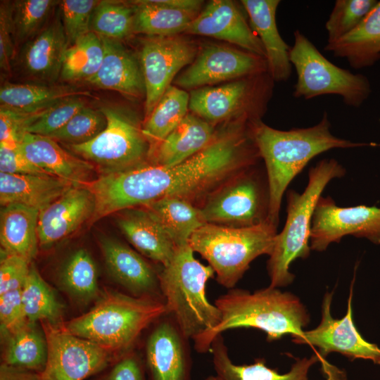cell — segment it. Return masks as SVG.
Masks as SVG:
<instances>
[{
	"instance_id": "obj_1",
	"label": "cell",
	"mask_w": 380,
	"mask_h": 380,
	"mask_svg": "<svg viewBox=\"0 0 380 380\" xmlns=\"http://www.w3.org/2000/svg\"><path fill=\"white\" fill-rule=\"evenodd\" d=\"M330 126L326 111L315 125L286 131L274 129L260 120L251 121L252 137L266 167L268 221L276 227L286 189L310 160L333 148L373 145L335 137L330 131Z\"/></svg>"
},
{
	"instance_id": "obj_2",
	"label": "cell",
	"mask_w": 380,
	"mask_h": 380,
	"mask_svg": "<svg viewBox=\"0 0 380 380\" xmlns=\"http://www.w3.org/2000/svg\"><path fill=\"white\" fill-rule=\"evenodd\" d=\"M221 318L212 330L194 341L200 353L210 351L214 339L222 332L236 328H255L267 334V340L274 341L285 334L299 336L309 321L308 312L299 298L277 288L250 293L230 289L214 303Z\"/></svg>"
},
{
	"instance_id": "obj_3",
	"label": "cell",
	"mask_w": 380,
	"mask_h": 380,
	"mask_svg": "<svg viewBox=\"0 0 380 380\" xmlns=\"http://www.w3.org/2000/svg\"><path fill=\"white\" fill-rule=\"evenodd\" d=\"M99 298L90 310L62 327L115 355L127 353L148 326L167 315L160 299L115 291H106Z\"/></svg>"
},
{
	"instance_id": "obj_4",
	"label": "cell",
	"mask_w": 380,
	"mask_h": 380,
	"mask_svg": "<svg viewBox=\"0 0 380 380\" xmlns=\"http://www.w3.org/2000/svg\"><path fill=\"white\" fill-rule=\"evenodd\" d=\"M186 243L178 246L159 274L167 310L185 339L194 341L212 330L221 318L220 310L208 300L206 285L215 272L196 260Z\"/></svg>"
},
{
	"instance_id": "obj_5",
	"label": "cell",
	"mask_w": 380,
	"mask_h": 380,
	"mask_svg": "<svg viewBox=\"0 0 380 380\" xmlns=\"http://www.w3.org/2000/svg\"><path fill=\"white\" fill-rule=\"evenodd\" d=\"M346 169L336 160L323 159L308 172V182L301 194L293 190L287 193L286 220L277 234L267 261L270 287L277 288L291 284L294 275L289 266L297 258H307L310 252L309 241L316 205L327 185L341 178Z\"/></svg>"
},
{
	"instance_id": "obj_6",
	"label": "cell",
	"mask_w": 380,
	"mask_h": 380,
	"mask_svg": "<svg viewBox=\"0 0 380 380\" xmlns=\"http://www.w3.org/2000/svg\"><path fill=\"white\" fill-rule=\"evenodd\" d=\"M277 227L270 222L248 227L206 223L196 229L188 244L213 269L217 281L232 289L261 255L272 252Z\"/></svg>"
},
{
	"instance_id": "obj_7",
	"label": "cell",
	"mask_w": 380,
	"mask_h": 380,
	"mask_svg": "<svg viewBox=\"0 0 380 380\" xmlns=\"http://www.w3.org/2000/svg\"><path fill=\"white\" fill-rule=\"evenodd\" d=\"M293 36L294 44L289 51L297 75L293 96L308 100L338 95L347 106L360 107L371 92L367 77L329 61L299 30L294 31Z\"/></svg>"
},
{
	"instance_id": "obj_8",
	"label": "cell",
	"mask_w": 380,
	"mask_h": 380,
	"mask_svg": "<svg viewBox=\"0 0 380 380\" xmlns=\"http://www.w3.org/2000/svg\"><path fill=\"white\" fill-rule=\"evenodd\" d=\"M101 110L107 121L105 129L91 140L68 144V148L91 163L100 175L148 162L151 146L136 119L113 107H103Z\"/></svg>"
},
{
	"instance_id": "obj_9",
	"label": "cell",
	"mask_w": 380,
	"mask_h": 380,
	"mask_svg": "<svg viewBox=\"0 0 380 380\" xmlns=\"http://www.w3.org/2000/svg\"><path fill=\"white\" fill-rule=\"evenodd\" d=\"M217 189L199 208L205 223L248 227L268 221V184L250 168Z\"/></svg>"
},
{
	"instance_id": "obj_10",
	"label": "cell",
	"mask_w": 380,
	"mask_h": 380,
	"mask_svg": "<svg viewBox=\"0 0 380 380\" xmlns=\"http://www.w3.org/2000/svg\"><path fill=\"white\" fill-rule=\"evenodd\" d=\"M263 74L243 78L220 87H203L189 94V109L213 124L241 113L251 120H260L271 77Z\"/></svg>"
},
{
	"instance_id": "obj_11",
	"label": "cell",
	"mask_w": 380,
	"mask_h": 380,
	"mask_svg": "<svg viewBox=\"0 0 380 380\" xmlns=\"http://www.w3.org/2000/svg\"><path fill=\"white\" fill-rule=\"evenodd\" d=\"M47 360L42 380H84L106 368L115 354L63 327L42 322Z\"/></svg>"
},
{
	"instance_id": "obj_12",
	"label": "cell",
	"mask_w": 380,
	"mask_h": 380,
	"mask_svg": "<svg viewBox=\"0 0 380 380\" xmlns=\"http://www.w3.org/2000/svg\"><path fill=\"white\" fill-rule=\"evenodd\" d=\"M196 52L194 44L176 36H149L143 41L139 63L145 87V118L177 73L194 61Z\"/></svg>"
},
{
	"instance_id": "obj_13",
	"label": "cell",
	"mask_w": 380,
	"mask_h": 380,
	"mask_svg": "<svg viewBox=\"0 0 380 380\" xmlns=\"http://www.w3.org/2000/svg\"><path fill=\"white\" fill-rule=\"evenodd\" d=\"M347 235L364 237L380 244V208L357 205L342 208L329 196H321L316 205L310 231L311 250L323 251Z\"/></svg>"
},
{
	"instance_id": "obj_14",
	"label": "cell",
	"mask_w": 380,
	"mask_h": 380,
	"mask_svg": "<svg viewBox=\"0 0 380 380\" xmlns=\"http://www.w3.org/2000/svg\"><path fill=\"white\" fill-rule=\"evenodd\" d=\"M353 280L346 315L334 319L331 315L333 293L327 292L322 305V319L314 329L303 331L293 337V342L308 344L319 348L317 353L325 357L331 352H337L350 360L365 359L380 365V348L365 341L357 331L352 317Z\"/></svg>"
},
{
	"instance_id": "obj_15",
	"label": "cell",
	"mask_w": 380,
	"mask_h": 380,
	"mask_svg": "<svg viewBox=\"0 0 380 380\" xmlns=\"http://www.w3.org/2000/svg\"><path fill=\"white\" fill-rule=\"evenodd\" d=\"M267 72L266 59L236 49L207 46L176 80L181 89H196L215 83L249 77Z\"/></svg>"
},
{
	"instance_id": "obj_16",
	"label": "cell",
	"mask_w": 380,
	"mask_h": 380,
	"mask_svg": "<svg viewBox=\"0 0 380 380\" xmlns=\"http://www.w3.org/2000/svg\"><path fill=\"white\" fill-rule=\"evenodd\" d=\"M95 199L85 186H75L39 213V246L49 248L73 234L85 222H90Z\"/></svg>"
},
{
	"instance_id": "obj_17",
	"label": "cell",
	"mask_w": 380,
	"mask_h": 380,
	"mask_svg": "<svg viewBox=\"0 0 380 380\" xmlns=\"http://www.w3.org/2000/svg\"><path fill=\"white\" fill-rule=\"evenodd\" d=\"M184 32L224 40L265 58L260 40L229 0L210 1Z\"/></svg>"
},
{
	"instance_id": "obj_18",
	"label": "cell",
	"mask_w": 380,
	"mask_h": 380,
	"mask_svg": "<svg viewBox=\"0 0 380 380\" xmlns=\"http://www.w3.org/2000/svg\"><path fill=\"white\" fill-rule=\"evenodd\" d=\"M99 243L107 270L116 282L132 296L163 300L159 274L142 255L111 238L103 237Z\"/></svg>"
},
{
	"instance_id": "obj_19",
	"label": "cell",
	"mask_w": 380,
	"mask_h": 380,
	"mask_svg": "<svg viewBox=\"0 0 380 380\" xmlns=\"http://www.w3.org/2000/svg\"><path fill=\"white\" fill-rule=\"evenodd\" d=\"M18 147L31 163L49 175L83 186L95 179L96 169L91 163L69 153L49 137L25 132Z\"/></svg>"
},
{
	"instance_id": "obj_20",
	"label": "cell",
	"mask_w": 380,
	"mask_h": 380,
	"mask_svg": "<svg viewBox=\"0 0 380 380\" xmlns=\"http://www.w3.org/2000/svg\"><path fill=\"white\" fill-rule=\"evenodd\" d=\"M251 27L260 40L265 52L267 72L274 82H286L292 72L291 47L281 37L276 21L279 0H242Z\"/></svg>"
},
{
	"instance_id": "obj_21",
	"label": "cell",
	"mask_w": 380,
	"mask_h": 380,
	"mask_svg": "<svg viewBox=\"0 0 380 380\" xmlns=\"http://www.w3.org/2000/svg\"><path fill=\"white\" fill-rule=\"evenodd\" d=\"M68 47L59 14L48 26L28 40L22 49L20 65L28 77L51 84L60 77Z\"/></svg>"
},
{
	"instance_id": "obj_22",
	"label": "cell",
	"mask_w": 380,
	"mask_h": 380,
	"mask_svg": "<svg viewBox=\"0 0 380 380\" xmlns=\"http://www.w3.org/2000/svg\"><path fill=\"white\" fill-rule=\"evenodd\" d=\"M104 55L97 72L87 81L103 89L113 90L129 98L145 96L139 61L120 42L101 37Z\"/></svg>"
},
{
	"instance_id": "obj_23",
	"label": "cell",
	"mask_w": 380,
	"mask_h": 380,
	"mask_svg": "<svg viewBox=\"0 0 380 380\" xmlns=\"http://www.w3.org/2000/svg\"><path fill=\"white\" fill-rule=\"evenodd\" d=\"M184 339L172 318L161 321L153 329L146 346L153 380H185Z\"/></svg>"
},
{
	"instance_id": "obj_24",
	"label": "cell",
	"mask_w": 380,
	"mask_h": 380,
	"mask_svg": "<svg viewBox=\"0 0 380 380\" xmlns=\"http://www.w3.org/2000/svg\"><path fill=\"white\" fill-rule=\"evenodd\" d=\"M117 222L126 239L141 255L161 264L162 267L172 260L177 245L145 208L127 209Z\"/></svg>"
},
{
	"instance_id": "obj_25",
	"label": "cell",
	"mask_w": 380,
	"mask_h": 380,
	"mask_svg": "<svg viewBox=\"0 0 380 380\" xmlns=\"http://www.w3.org/2000/svg\"><path fill=\"white\" fill-rule=\"evenodd\" d=\"M76 185L49 175H17L0 172V204L18 203L44 209Z\"/></svg>"
},
{
	"instance_id": "obj_26",
	"label": "cell",
	"mask_w": 380,
	"mask_h": 380,
	"mask_svg": "<svg viewBox=\"0 0 380 380\" xmlns=\"http://www.w3.org/2000/svg\"><path fill=\"white\" fill-rule=\"evenodd\" d=\"M216 134L213 124L194 114H187L156 147L148 162L164 166L177 165L204 149Z\"/></svg>"
},
{
	"instance_id": "obj_27",
	"label": "cell",
	"mask_w": 380,
	"mask_h": 380,
	"mask_svg": "<svg viewBox=\"0 0 380 380\" xmlns=\"http://www.w3.org/2000/svg\"><path fill=\"white\" fill-rule=\"evenodd\" d=\"M92 96L79 87L66 84L5 83L0 89L1 108L22 115H31L73 97Z\"/></svg>"
},
{
	"instance_id": "obj_28",
	"label": "cell",
	"mask_w": 380,
	"mask_h": 380,
	"mask_svg": "<svg viewBox=\"0 0 380 380\" xmlns=\"http://www.w3.org/2000/svg\"><path fill=\"white\" fill-rule=\"evenodd\" d=\"M210 351L217 377L221 380H308L310 368L319 360L317 353L309 358L298 359L290 371L283 374L267 367L263 359L251 365H236L229 357L221 334L214 339Z\"/></svg>"
},
{
	"instance_id": "obj_29",
	"label": "cell",
	"mask_w": 380,
	"mask_h": 380,
	"mask_svg": "<svg viewBox=\"0 0 380 380\" xmlns=\"http://www.w3.org/2000/svg\"><path fill=\"white\" fill-rule=\"evenodd\" d=\"M39 213L34 208L18 203L1 206V250L31 262L37 255L39 246Z\"/></svg>"
},
{
	"instance_id": "obj_30",
	"label": "cell",
	"mask_w": 380,
	"mask_h": 380,
	"mask_svg": "<svg viewBox=\"0 0 380 380\" xmlns=\"http://www.w3.org/2000/svg\"><path fill=\"white\" fill-rule=\"evenodd\" d=\"M324 50L345 58L355 69L372 65L380 58V1L350 33L327 43Z\"/></svg>"
},
{
	"instance_id": "obj_31",
	"label": "cell",
	"mask_w": 380,
	"mask_h": 380,
	"mask_svg": "<svg viewBox=\"0 0 380 380\" xmlns=\"http://www.w3.org/2000/svg\"><path fill=\"white\" fill-rule=\"evenodd\" d=\"M2 363L42 373L47 360L44 330L37 322L27 321L20 327L1 333Z\"/></svg>"
},
{
	"instance_id": "obj_32",
	"label": "cell",
	"mask_w": 380,
	"mask_h": 380,
	"mask_svg": "<svg viewBox=\"0 0 380 380\" xmlns=\"http://www.w3.org/2000/svg\"><path fill=\"white\" fill-rule=\"evenodd\" d=\"M160 223L177 246L188 243L192 234L206 224L199 208L178 197H166L143 206Z\"/></svg>"
},
{
	"instance_id": "obj_33",
	"label": "cell",
	"mask_w": 380,
	"mask_h": 380,
	"mask_svg": "<svg viewBox=\"0 0 380 380\" xmlns=\"http://www.w3.org/2000/svg\"><path fill=\"white\" fill-rule=\"evenodd\" d=\"M132 4L134 33L148 36H175L184 32L199 14L169 6L160 0H139Z\"/></svg>"
},
{
	"instance_id": "obj_34",
	"label": "cell",
	"mask_w": 380,
	"mask_h": 380,
	"mask_svg": "<svg viewBox=\"0 0 380 380\" xmlns=\"http://www.w3.org/2000/svg\"><path fill=\"white\" fill-rule=\"evenodd\" d=\"M189 104V94L181 88L170 85L145 118L141 128L151 146L150 157L156 147L188 114Z\"/></svg>"
},
{
	"instance_id": "obj_35",
	"label": "cell",
	"mask_w": 380,
	"mask_h": 380,
	"mask_svg": "<svg viewBox=\"0 0 380 380\" xmlns=\"http://www.w3.org/2000/svg\"><path fill=\"white\" fill-rule=\"evenodd\" d=\"M21 295L25 315L28 321L46 322L58 327L63 326V306L34 265L30 266Z\"/></svg>"
},
{
	"instance_id": "obj_36",
	"label": "cell",
	"mask_w": 380,
	"mask_h": 380,
	"mask_svg": "<svg viewBox=\"0 0 380 380\" xmlns=\"http://www.w3.org/2000/svg\"><path fill=\"white\" fill-rule=\"evenodd\" d=\"M61 286L72 298L87 304L99 296L96 264L87 251H75L66 260L59 277Z\"/></svg>"
},
{
	"instance_id": "obj_37",
	"label": "cell",
	"mask_w": 380,
	"mask_h": 380,
	"mask_svg": "<svg viewBox=\"0 0 380 380\" xmlns=\"http://www.w3.org/2000/svg\"><path fill=\"white\" fill-rule=\"evenodd\" d=\"M104 55L100 36L89 32L68 46L65 52L60 78L87 82L99 70Z\"/></svg>"
},
{
	"instance_id": "obj_38",
	"label": "cell",
	"mask_w": 380,
	"mask_h": 380,
	"mask_svg": "<svg viewBox=\"0 0 380 380\" xmlns=\"http://www.w3.org/2000/svg\"><path fill=\"white\" fill-rule=\"evenodd\" d=\"M134 5L99 1L92 13L90 30L114 40L126 39L134 33Z\"/></svg>"
},
{
	"instance_id": "obj_39",
	"label": "cell",
	"mask_w": 380,
	"mask_h": 380,
	"mask_svg": "<svg viewBox=\"0 0 380 380\" xmlns=\"http://www.w3.org/2000/svg\"><path fill=\"white\" fill-rule=\"evenodd\" d=\"M85 103L82 97H73L34 114H19L22 118L23 132L49 136L63 127L86 106Z\"/></svg>"
},
{
	"instance_id": "obj_40",
	"label": "cell",
	"mask_w": 380,
	"mask_h": 380,
	"mask_svg": "<svg viewBox=\"0 0 380 380\" xmlns=\"http://www.w3.org/2000/svg\"><path fill=\"white\" fill-rule=\"evenodd\" d=\"M377 3L376 0H336L325 23L327 43L353 31Z\"/></svg>"
},
{
	"instance_id": "obj_41",
	"label": "cell",
	"mask_w": 380,
	"mask_h": 380,
	"mask_svg": "<svg viewBox=\"0 0 380 380\" xmlns=\"http://www.w3.org/2000/svg\"><path fill=\"white\" fill-rule=\"evenodd\" d=\"M106 124V118L101 110L85 106L60 129L46 137L67 145L82 144L100 134Z\"/></svg>"
},
{
	"instance_id": "obj_42",
	"label": "cell",
	"mask_w": 380,
	"mask_h": 380,
	"mask_svg": "<svg viewBox=\"0 0 380 380\" xmlns=\"http://www.w3.org/2000/svg\"><path fill=\"white\" fill-rule=\"evenodd\" d=\"M56 2L52 0H18L12 3L15 43L30 40Z\"/></svg>"
},
{
	"instance_id": "obj_43",
	"label": "cell",
	"mask_w": 380,
	"mask_h": 380,
	"mask_svg": "<svg viewBox=\"0 0 380 380\" xmlns=\"http://www.w3.org/2000/svg\"><path fill=\"white\" fill-rule=\"evenodd\" d=\"M98 2L95 0H63L59 2V14L68 46L91 32V19Z\"/></svg>"
},
{
	"instance_id": "obj_44",
	"label": "cell",
	"mask_w": 380,
	"mask_h": 380,
	"mask_svg": "<svg viewBox=\"0 0 380 380\" xmlns=\"http://www.w3.org/2000/svg\"><path fill=\"white\" fill-rule=\"evenodd\" d=\"M30 266L31 262L25 258L1 250L0 294L22 289Z\"/></svg>"
},
{
	"instance_id": "obj_45",
	"label": "cell",
	"mask_w": 380,
	"mask_h": 380,
	"mask_svg": "<svg viewBox=\"0 0 380 380\" xmlns=\"http://www.w3.org/2000/svg\"><path fill=\"white\" fill-rule=\"evenodd\" d=\"M22 289L6 291L0 294L1 333L12 331L28 320L22 302Z\"/></svg>"
},
{
	"instance_id": "obj_46",
	"label": "cell",
	"mask_w": 380,
	"mask_h": 380,
	"mask_svg": "<svg viewBox=\"0 0 380 380\" xmlns=\"http://www.w3.org/2000/svg\"><path fill=\"white\" fill-rule=\"evenodd\" d=\"M12 3L1 1L0 4V67L10 73L15 53Z\"/></svg>"
},
{
	"instance_id": "obj_47",
	"label": "cell",
	"mask_w": 380,
	"mask_h": 380,
	"mask_svg": "<svg viewBox=\"0 0 380 380\" xmlns=\"http://www.w3.org/2000/svg\"><path fill=\"white\" fill-rule=\"evenodd\" d=\"M0 172L17 175H48L31 163L20 151L18 146L11 148L0 146Z\"/></svg>"
},
{
	"instance_id": "obj_48",
	"label": "cell",
	"mask_w": 380,
	"mask_h": 380,
	"mask_svg": "<svg viewBox=\"0 0 380 380\" xmlns=\"http://www.w3.org/2000/svg\"><path fill=\"white\" fill-rule=\"evenodd\" d=\"M24 133L20 115L1 108L0 146L11 148L18 147Z\"/></svg>"
},
{
	"instance_id": "obj_49",
	"label": "cell",
	"mask_w": 380,
	"mask_h": 380,
	"mask_svg": "<svg viewBox=\"0 0 380 380\" xmlns=\"http://www.w3.org/2000/svg\"><path fill=\"white\" fill-rule=\"evenodd\" d=\"M99 380H144L140 365L133 355H125Z\"/></svg>"
},
{
	"instance_id": "obj_50",
	"label": "cell",
	"mask_w": 380,
	"mask_h": 380,
	"mask_svg": "<svg viewBox=\"0 0 380 380\" xmlns=\"http://www.w3.org/2000/svg\"><path fill=\"white\" fill-rule=\"evenodd\" d=\"M0 380H42L41 373L1 363Z\"/></svg>"
},
{
	"instance_id": "obj_51",
	"label": "cell",
	"mask_w": 380,
	"mask_h": 380,
	"mask_svg": "<svg viewBox=\"0 0 380 380\" xmlns=\"http://www.w3.org/2000/svg\"><path fill=\"white\" fill-rule=\"evenodd\" d=\"M319 357L322 371L326 376L324 380H346V374L344 371L330 364L325 357H322L319 355Z\"/></svg>"
},
{
	"instance_id": "obj_52",
	"label": "cell",
	"mask_w": 380,
	"mask_h": 380,
	"mask_svg": "<svg viewBox=\"0 0 380 380\" xmlns=\"http://www.w3.org/2000/svg\"><path fill=\"white\" fill-rule=\"evenodd\" d=\"M207 380H221L219 377H210Z\"/></svg>"
}]
</instances>
